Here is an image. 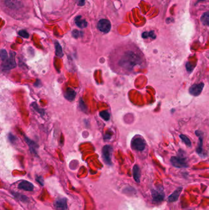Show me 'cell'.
<instances>
[{"label": "cell", "instance_id": "27", "mask_svg": "<svg viewBox=\"0 0 209 210\" xmlns=\"http://www.w3.org/2000/svg\"><path fill=\"white\" fill-rule=\"evenodd\" d=\"M19 34L23 37L24 38H29V34L26 30H20L19 32Z\"/></svg>", "mask_w": 209, "mask_h": 210}, {"label": "cell", "instance_id": "23", "mask_svg": "<svg viewBox=\"0 0 209 210\" xmlns=\"http://www.w3.org/2000/svg\"><path fill=\"white\" fill-rule=\"evenodd\" d=\"M72 36L74 37V38H80V37H82V36H83V33L82 32V31H80L75 30L72 31Z\"/></svg>", "mask_w": 209, "mask_h": 210}, {"label": "cell", "instance_id": "10", "mask_svg": "<svg viewBox=\"0 0 209 210\" xmlns=\"http://www.w3.org/2000/svg\"><path fill=\"white\" fill-rule=\"evenodd\" d=\"M152 197L155 202L159 203L163 200L164 197V194L163 191L161 190H154L152 191Z\"/></svg>", "mask_w": 209, "mask_h": 210}, {"label": "cell", "instance_id": "12", "mask_svg": "<svg viewBox=\"0 0 209 210\" xmlns=\"http://www.w3.org/2000/svg\"><path fill=\"white\" fill-rule=\"evenodd\" d=\"M19 188L25 190V191H32L34 189V186L33 185L27 181H22L19 185Z\"/></svg>", "mask_w": 209, "mask_h": 210}, {"label": "cell", "instance_id": "33", "mask_svg": "<svg viewBox=\"0 0 209 210\" xmlns=\"http://www.w3.org/2000/svg\"><path fill=\"white\" fill-rule=\"evenodd\" d=\"M205 1V0H198V1H197V3H196V4H197V3H198L201 2V1Z\"/></svg>", "mask_w": 209, "mask_h": 210}, {"label": "cell", "instance_id": "6", "mask_svg": "<svg viewBox=\"0 0 209 210\" xmlns=\"http://www.w3.org/2000/svg\"><path fill=\"white\" fill-rule=\"evenodd\" d=\"M97 28L101 32L107 33L109 32L110 28H111V24L108 20L101 19L98 22Z\"/></svg>", "mask_w": 209, "mask_h": 210}, {"label": "cell", "instance_id": "24", "mask_svg": "<svg viewBox=\"0 0 209 210\" xmlns=\"http://www.w3.org/2000/svg\"><path fill=\"white\" fill-rule=\"evenodd\" d=\"M1 59L3 62L6 61L8 59V55L6 50L4 49H1Z\"/></svg>", "mask_w": 209, "mask_h": 210}, {"label": "cell", "instance_id": "5", "mask_svg": "<svg viewBox=\"0 0 209 210\" xmlns=\"http://www.w3.org/2000/svg\"><path fill=\"white\" fill-rule=\"evenodd\" d=\"M113 149L112 147L109 145H106L103 148V157L104 162L107 164L110 165L112 164L111 155Z\"/></svg>", "mask_w": 209, "mask_h": 210}, {"label": "cell", "instance_id": "31", "mask_svg": "<svg viewBox=\"0 0 209 210\" xmlns=\"http://www.w3.org/2000/svg\"><path fill=\"white\" fill-rule=\"evenodd\" d=\"M85 0H78V5L79 6H83L85 4Z\"/></svg>", "mask_w": 209, "mask_h": 210}, {"label": "cell", "instance_id": "17", "mask_svg": "<svg viewBox=\"0 0 209 210\" xmlns=\"http://www.w3.org/2000/svg\"><path fill=\"white\" fill-rule=\"evenodd\" d=\"M201 21L204 25L209 26V12H205L201 17Z\"/></svg>", "mask_w": 209, "mask_h": 210}, {"label": "cell", "instance_id": "9", "mask_svg": "<svg viewBox=\"0 0 209 210\" xmlns=\"http://www.w3.org/2000/svg\"><path fill=\"white\" fill-rule=\"evenodd\" d=\"M54 206L57 210H66L67 200L65 198L58 199L54 203Z\"/></svg>", "mask_w": 209, "mask_h": 210}, {"label": "cell", "instance_id": "2", "mask_svg": "<svg viewBox=\"0 0 209 210\" xmlns=\"http://www.w3.org/2000/svg\"><path fill=\"white\" fill-rule=\"evenodd\" d=\"M185 151L181 149L179 151L178 156L172 157L170 162L173 166L177 168H186L188 167L187 158L185 156Z\"/></svg>", "mask_w": 209, "mask_h": 210}, {"label": "cell", "instance_id": "28", "mask_svg": "<svg viewBox=\"0 0 209 210\" xmlns=\"http://www.w3.org/2000/svg\"><path fill=\"white\" fill-rule=\"evenodd\" d=\"M8 138H9V141L11 142L12 143H14V142L16 141V140H17V138H16V137H15V136L12 135V133H9V135H8Z\"/></svg>", "mask_w": 209, "mask_h": 210}, {"label": "cell", "instance_id": "14", "mask_svg": "<svg viewBox=\"0 0 209 210\" xmlns=\"http://www.w3.org/2000/svg\"><path fill=\"white\" fill-rule=\"evenodd\" d=\"M75 23L76 25L80 28H86L88 25V23L85 19H83L80 16H79L75 19Z\"/></svg>", "mask_w": 209, "mask_h": 210}, {"label": "cell", "instance_id": "13", "mask_svg": "<svg viewBox=\"0 0 209 210\" xmlns=\"http://www.w3.org/2000/svg\"><path fill=\"white\" fill-rule=\"evenodd\" d=\"M4 3L10 9H19L20 7V3L18 0H4Z\"/></svg>", "mask_w": 209, "mask_h": 210}, {"label": "cell", "instance_id": "1", "mask_svg": "<svg viewBox=\"0 0 209 210\" xmlns=\"http://www.w3.org/2000/svg\"><path fill=\"white\" fill-rule=\"evenodd\" d=\"M142 59L140 56L132 51H128L121 57L118 61V65L126 70H132L133 68L141 64Z\"/></svg>", "mask_w": 209, "mask_h": 210}, {"label": "cell", "instance_id": "32", "mask_svg": "<svg viewBox=\"0 0 209 210\" xmlns=\"http://www.w3.org/2000/svg\"><path fill=\"white\" fill-rule=\"evenodd\" d=\"M174 22V20L173 19H171V18H167V20H166V22L167 23H170V22Z\"/></svg>", "mask_w": 209, "mask_h": 210}, {"label": "cell", "instance_id": "8", "mask_svg": "<svg viewBox=\"0 0 209 210\" xmlns=\"http://www.w3.org/2000/svg\"><path fill=\"white\" fill-rule=\"evenodd\" d=\"M196 135L199 138V142L196 152L199 154L201 155L203 152V133L199 130L196 131Z\"/></svg>", "mask_w": 209, "mask_h": 210}, {"label": "cell", "instance_id": "30", "mask_svg": "<svg viewBox=\"0 0 209 210\" xmlns=\"http://www.w3.org/2000/svg\"><path fill=\"white\" fill-rule=\"evenodd\" d=\"M36 180L38 181L42 185V186H43V185H44V180H43V179H42V177L38 176V178H36Z\"/></svg>", "mask_w": 209, "mask_h": 210}, {"label": "cell", "instance_id": "3", "mask_svg": "<svg viewBox=\"0 0 209 210\" xmlns=\"http://www.w3.org/2000/svg\"><path fill=\"white\" fill-rule=\"evenodd\" d=\"M131 147L134 150L142 151L145 149L146 147L145 141L140 136H137V137H134L132 139L131 141Z\"/></svg>", "mask_w": 209, "mask_h": 210}, {"label": "cell", "instance_id": "11", "mask_svg": "<svg viewBox=\"0 0 209 210\" xmlns=\"http://www.w3.org/2000/svg\"><path fill=\"white\" fill-rule=\"evenodd\" d=\"M64 96L66 99H67L70 102H72L75 99V98L76 96V92L74 90H73L71 88H68L66 92H65Z\"/></svg>", "mask_w": 209, "mask_h": 210}, {"label": "cell", "instance_id": "29", "mask_svg": "<svg viewBox=\"0 0 209 210\" xmlns=\"http://www.w3.org/2000/svg\"><path fill=\"white\" fill-rule=\"evenodd\" d=\"M186 68H187V71L189 72H191L192 71H193V68H194V67H193V65H192V64H191L190 63H189V62H188L187 64V65H186Z\"/></svg>", "mask_w": 209, "mask_h": 210}, {"label": "cell", "instance_id": "7", "mask_svg": "<svg viewBox=\"0 0 209 210\" xmlns=\"http://www.w3.org/2000/svg\"><path fill=\"white\" fill-rule=\"evenodd\" d=\"M204 84L202 82L193 84L189 89V92L191 95L193 96H199L201 93L204 89Z\"/></svg>", "mask_w": 209, "mask_h": 210}, {"label": "cell", "instance_id": "18", "mask_svg": "<svg viewBox=\"0 0 209 210\" xmlns=\"http://www.w3.org/2000/svg\"><path fill=\"white\" fill-rule=\"evenodd\" d=\"M55 54L56 55L59 57H62L63 56V49L61 47L60 43L57 41H55Z\"/></svg>", "mask_w": 209, "mask_h": 210}, {"label": "cell", "instance_id": "4", "mask_svg": "<svg viewBox=\"0 0 209 210\" xmlns=\"http://www.w3.org/2000/svg\"><path fill=\"white\" fill-rule=\"evenodd\" d=\"M15 55L14 52H11L10 54V57L8 59L4 61L2 64V67L3 70L8 71L16 67V64L15 61Z\"/></svg>", "mask_w": 209, "mask_h": 210}, {"label": "cell", "instance_id": "21", "mask_svg": "<svg viewBox=\"0 0 209 210\" xmlns=\"http://www.w3.org/2000/svg\"><path fill=\"white\" fill-rule=\"evenodd\" d=\"M180 138H181L182 141L184 143H185L188 147H191V142L190 140L189 139V138L187 137L186 135L181 134V135H180Z\"/></svg>", "mask_w": 209, "mask_h": 210}, {"label": "cell", "instance_id": "16", "mask_svg": "<svg viewBox=\"0 0 209 210\" xmlns=\"http://www.w3.org/2000/svg\"><path fill=\"white\" fill-rule=\"evenodd\" d=\"M132 173H133V176L134 180L136 181L137 182H140V178H141V171H140V168L138 165H135L133 167L132 170Z\"/></svg>", "mask_w": 209, "mask_h": 210}, {"label": "cell", "instance_id": "26", "mask_svg": "<svg viewBox=\"0 0 209 210\" xmlns=\"http://www.w3.org/2000/svg\"><path fill=\"white\" fill-rule=\"evenodd\" d=\"M31 106L34 108V110H36V111H38V112L41 114H44L45 113V111L44 109H39L38 108V105H37L36 103H32L31 105Z\"/></svg>", "mask_w": 209, "mask_h": 210}, {"label": "cell", "instance_id": "20", "mask_svg": "<svg viewBox=\"0 0 209 210\" xmlns=\"http://www.w3.org/2000/svg\"><path fill=\"white\" fill-rule=\"evenodd\" d=\"M24 138H25V141H26V142L27 143V144H28L29 147H30L31 151H33L34 152V151H35V147H37L36 144L34 141H33L29 139L28 138H27V137H25Z\"/></svg>", "mask_w": 209, "mask_h": 210}, {"label": "cell", "instance_id": "25", "mask_svg": "<svg viewBox=\"0 0 209 210\" xmlns=\"http://www.w3.org/2000/svg\"><path fill=\"white\" fill-rule=\"evenodd\" d=\"M79 108L82 109V111H84V112H86L87 110V106H86L85 102H83V100L80 98V100L79 101Z\"/></svg>", "mask_w": 209, "mask_h": 210}, {"label": "cell", "instance_id": "22", "mask_svg": "<svg viewBox=\"0 0 209 210\" xmlns=\"http://www.w3.org/2000/svg\"><path fill=\"white\" fill-rule=\"evenodd\" d=\"M100 115L103 119H104L106 121L109 120L110 119V114L107 112V111H101V112L100 113Z\"/></svg>", "mask_w": 209, "mask_h": 210}, {"label": "cell", "instance_id": "19", "mask_svg": "<svg viewBox=\"0 0 209 210\" xmlns=\"http://www.w3.org/2000/svg\"><path fill=\"white\" fill-rule=\"evenodd\" d=\"M142 37L144 39H147L148 38H150L153 40H155L156 38V34L154 32V31H145L142 33Z\"/></svg>", "mask_w": 209, "mask_h": 210}, {"label": "cell", "instance_id": "15", "mask_svg": "<svg viewBox=\"0 0 209 210\" xmlns=\"http://www.w3.org/2000/svg\"><path fill=\"white\" fill-rule=\"evenodd\" d=\"M182 191V188H178L177 189H176L173 194H172L168 198V201L169 202H176V200H177V199H179V195L181 194Z\"/></svg>", "mask_w": 209, "mask_h": 210}]
</instances>
